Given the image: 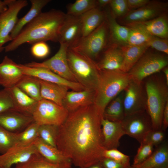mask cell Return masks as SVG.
Masks as SVG:
<instances>
[{
	"label": "cell",
	"mask_w": 168,
	"mask_h": 168,
	"mask_svg": "<svg viewBox=\"0 0 168 168\" xmlns=\"http://www.w3.org/2000/svg\"><path fill=\"white\" fill-rule=\"evenodd\" d=\"M109 5L116 18L123 17L129 11L127 0H111Z\"/></svg>",
	"instance_id": "60d3db41"
},
{
	"label": "cell",
	"mask_w": 168,
	"mask_h": 168,
	"mask_svg": "<svg viewBox=\"0 0 168 168\" xmlns=\"http://www.w3.org/2000/svg\"><path fill=\"white\" fill-rule=\"evenodd\" d=\"M25 75L31 76L39 79L67 87L72 91H80L85 89L79 83L67 80L47 69L32 68L25 64H17Z\"/></svg>",
	"instance_id": "5bb4252c"
},
{
	"label": "cell",
	"mask_w": 168,
	"mask_h": 168,
	"mask_svg": "<svg viewBox=\"0 0 168 168\" xmlns=\"http://www.w3.org/2000/svg\"><path fill=\"white\" fill-rule=\"evenodd\" d=\"M8 8L0 14V53L4 50V45L12 39L10 34L18 20L20 11L28 4L26 0H6Z\"/></svg>",
	"instance_id": "9c48e42d"
},
{
	"label": "cell",
	"mask_w": 168,
	"mask_h": 168,
	"mask_svg": "<svg viewBox=\"0 0 168 168\" xmlns=\"http://www.w3.org/2000/svg\"><path fill=\"white\" fill-rule=\"evenodd\" d=\"M39 81L42 99L63 106V101L69 89L66 87L57 84L40 79Z\"/></svg>",
	"instance_id": "4316f807"
},
{
	"label": "cell",
	"mask_w": 168,
	"mask_h": 168,
	"mask_svg": "<svg viewBox=\"0 0 168 168\" xmlns=\"http://www.w3.org/2000/svg\"><path fill=\"white\" fill-rule=\"evenodd\" d=\"M124 57L123 46L109 44L96 63L99 71L121 69Z\"/></svg>",
	"instance_id": "e0dca14e"
},
{
	"label": "cell",
	"mask_w": 168,
	"mask_h": 168,
	"mask_svg": "<svg viewBox=\"0 0 168 168\" xmlns=\"http://www.w3.org/2000/svg\"><path fill=\"white\" fill-rule=\"evenodd\" d=\"M32 143L38 152L49 161L56 164H72L71 160L64 156L57 147L47 143L39 137Z\"/></svg>",
	"instance_id": "484cf974"
},
{
	"label": "cell",
	"mask_w": 168,
	"mask_h": 168,
	"mask_svg": "<svg viewBox=\"0 0 168 168\" xmlns=\"http://www.w3.org/2000/svg\"><path fill=\"white\" fill-rule=\"evenodd\" d=\"M124 91L112 100L105 108L103 118L110 121L121 123L125 115L123 104Z\"/></svg>",
	"instance_id": "4dcf8cb0"
},
{
	"label": "cell",
	"mask_w": 168,
	"mask_h": 168,
	"mask_svg": "<svg viewBox=\"0 0 168 168\" xmlns=\"http://www.w3.org/2000/svg\"><path fill=\"white\" fill-rule=\"evenodd\" d=\"M16 134L0 126V153L3 154L16 145Z\"/></svg>",
	"instance_id": "74e56055"
},
{
	"label": "cell",
	"mask_w": 168,
	"mask_h": 168,
	"mask_svg": "<svg viewBox=\"0 0 168 168\" xmlns=\"http://www.w3.org/2000/svg\"><path fill=\"white\" fill-rule=\"evenodd\" d=\"M58 126L53 125H39V137L47 143L57 147Z\"/></svg>",
	"instance_id": "8d00e7d4"
},
{
	"label": "cell",
	"mask_w": 168,
	"mask_h": 168,
	"mask_svg": "<svg viewBox=\"0 0 168 168\" xmlns=\"http://www.w3.org/2000/svg\"><path fill=\"white\" fill-rule=\"evenodd\" d=\"M13 110V102L8 89L0 90V114Z\"/></svg>",
	"instance_id": "b9f144b4"
},
{
	"label": "cell",
	"mask_w": 168,
	"mask_h": 168,
	"mask_svg": "<svg viewBox=\"0 0 168 168\" xmlns=\"http://www.w3.org/2000/svg\"><path fill=\"white\" fill-rule=\"evenodd\" d=\"M154 146L147 143L142 142L137 151L133 160L134 166H137L146 160L152 153Z\"/></svg>",
	"instance_id": "ab89813d"
},
{
	"label": "cell",
	"mask_w": 168,
	"mask_h": 168,
	"mask_svg": "<svg viewBox=\"0 0 168 168\" xmlns=\"http://www.w3.org/2000/svg\"><path fill=\"white\" fill-rule=\"evenodd\" d=\"M102 143L105 149L117 148L121 138L125 135L121 123L103 118L101 121Z\"/></svg>",
	"instance_id": "d6986e66"
},
{
	"label": "cell",
	"mask_w": 168,
	"mask_h": 168,
	"mask_svg": "<svg viewBox=\"0 0 168 168\" xmlns=\"http://www.w3.org/2000/svg\"><path fill=\"white\" fill-rule=\"evenodd\" d=\"M164 76L166 83L168 85V67L166 66L162 70Z\"/></svg>",
	"instance_id": "f5cc1de1"
},
{
	"label": "cell",
	"mask_w": 168,
	"mask_h": 168,
	"mask_svg": "<svg viewBox=\"0 0 168 168\" xmlns=\"http://www.w3.org/2000/svg\"><path fill=\"white\" fill-rule=\"evenodd\" d=\"M150 0H127L129 11L141 8L148 3Z\"/></svg>",
	"instance_id": "7dc6e473"
},
{
	"label": "cell",
	"mask_w": 168,
	"mask_h": 168,
	"mask_svg": "<svg viewBox=\"0 0 168 168\" xmlns=\"http://www.w3.org/2000/svg\"><path fill=\"white\" fill-rule=\"evenodd\" d=\"M105 12L109 31V45L115 44L121 46L128 45L129 28L118 23L110 10Z\"/></svg>",
	"instance_id": "7402d4cb"
},
{
	"label": "cell",
	"mask_w": 168,
	"mask_h": 168,
	"mask_svg": "<svg viewBox=\"0 0 168 168\" xmlns=\"http://www.w3.org/2000/svg\"><path fill=\"white\" fill-rule=\"evenodd\" d=\"M127 168H136V167L135 166L132 165V166H129Z\"/></svg>",
	"instance_id": "11a10c76"
},
{
	"label": "cell",
	"mask_w": 168,
	"mask_h": 168,
	"mask_svg": "<svg viewBox=\"0 0 168 168\" xmlns=\"http://www.w3.org/2000/svg\"><path fill=\"white\" fill-rule=\"evenodd\" d=\"M69 112L63 106L42 99L38 101L32 116L34 122L39 125L59 126L67 119Z\"/></svg>",
	"instance_id": "ba28073f"
},
{
	"label": "cell",
	"mask_w": 168,
	"mask_h": 168,
	"mask_svg": "<svg viewBox=\"0 0 168 168\" xmlns=\"http://www.w3.org/2000/svg\"><path fill=\"white\" fill-rule=\"evenodd\" d=\"M37 153L33 143L26 146L16 145L0 155V167L11 168L14 164L26 161L33 154Z\"/></svg>",
	"instance_id": "2e32d148"
},
{
	"label": "cell",
	"mask_w": 168,
	"mask_h": 168,
	"mask_svg": "<svg viewBox=\"0 0 168 168\" xmlns=\"http://www.w3.org/2000/svg\"><path fill=\"white\" fill-rule=\"evenodd\" d=\"M96 7H98L96 0H77L67 6L66 14L80 16Z\"/></svg>",
	"instance_id": "e575fe53"
},
{
	"label": "cell",
	"mask_w": 168,
	"mask_h": 168,
	"mask_svg": "<svg viewBox=\"0 0 168 168\" xmlns=\"http://www.w3.org/2000/svg\"><path fill=\"white\" fill-rule=\"evenodd\" d=\"M39 125L34 122L22 132L16 133V145L26 146L32 144L39 137Z\"/></svg>",
	"instance_id": "836d02e7"
},
{
	"label": "cell",
	"mask_w": 168,
	"mask_h": 168,
	"mask_svg": "<svg viewBox=\"0 0 168 168\" xmlns=\"http://www.w3.org/2000/svg\"><path fill=\"white\" fill-rule=\"evenodd\" d=\"M78 168H105L100 161L95 163L90 166Z\"/></svg>",
	"instance_id": "816d5d0a"
},
{
	"label": "cell",
	"mask_w": 168,
	"mask_h": 168,
	"mask_svg": "<svg viewBox=\"0 0 168 168\" xmlns=\"http://www.w3.org/2000/svg\"><path fill=\"white\" fill-rule=\"evenodd\" d=\"M168 64V55L147 50L128 72L131 79L142 82Z\"/></svg>",
	"instance_id": "52a82bcc"
},
{
	"label": "cell",
	"mask_w": 168,
	"mask_h": 168,
	"mask_svg": "<svg viewBox=\"0 0 168 168\" xmlns=\"http://www.w3.org/2000/svg\"><path fill=\"white\" fill-rule=\"evenodd\" d=\"M30 97L39 101L40 96L39 79L31 76L24 75L16 85Z\"/></svg>",
	"instance_id": "1f68e13d"
},
{
	"label": "cell",
	"mask_w": 168,
	"mask_h": 168,
	"mask_svg": "<svg viewBox=\"0 0 168 168\" xmlns=\"http://www.w3.org/2000/svg\"><path fill=\"white\" fill-rule=\"evenodd\" d=\"M72 165L52 163L37 153L26 161L16 165L14 168H72Z\"/></svg>",
	"instance_id": "d6a6232c"
},
{
	"label": "cell",
	"mask_w": 168,
	"mask_h": 168,
	"mask_svg": "<svg viewBox=\"0 0 168 168\" xmlns=\"http://www.w3.org/2000/svg\"><path fill=\"white\" fill-rule=\"evenodd\" d=\"M25 75L15 62L5 56L0 63V77L1 84L4 88H9L16 85Z\"/></svg>",
	"instance_id": "44dd1931"
},
{
	"label": "cell",
	"mask_w": 168,
	"mask_h": 168,
	"mask_svg": "<svg viewBox=\"0 0 168 168\" xmlns=\"http://www.w3.org/2000/svg\"><path fill=\"white\" fill-rule=\"evenodd\" d=\"M82 37L80 16L66 14L60 30L58 42L70 48L75 45Z\"/></svg>",
	"instance_id": "9a60e30c"
},
{
	"label": "cell",
	"mask_w": 168,
	"mask_h": 168,
	"mask_svg": "<svg viewBox=\"0 0 168 168\" xmlns=\"http://www.w3.org/2000/svg\"><path fill=\"white\" fill-rule=\"evenodd\" d=\"M82 37L88 35L97 28L106 19L105 11L96 7L80 16Z\"/></svg>",
	"instance_id": "d4e9b609"
},
{
	"label": "cell",
	"mask_w": 168,
	"mask_h": 168,
	"mask_svg": "<svg viewBox=\"0 0 168 168\" xmlns=\"http://www.w3.org/2000/svg\"><path fill=\"white\" fill-rule=\"evenodd\" d=\"M151 48L166 54H168V39L153 36L146 44Z\"/></svg>",
	"instance_id": "ee69618b"
},
{
	"label": "cell",
	"mask_w": 168,
	"mask_h": 168,
	"mask_svg": "<svg viewBox=\"0 0 168 168\" xmlns=\"http://www.w3.org/2000/svg\"><path fill=\"white\" fill-rule=\"evenodd\" d=\"M95 91L85 89L80 91H68L63 106L70 112L94 104Z\"/></svg>",
	"instance_id": "ffe728a7"
},
{
	"label": "cell",
	"mask_w": 168,
	"mask_h": 168,
	"mask_svg": "<svg viewBox=\"0 0 168 168\" xmlns=\"http://www.w3.org/2000/svg\"><path fill=\"white\" fill-rule=\"evenodd\" d=\"M148 48L147 44L123 46L124 57L120 70L128 72Z\"/></svg>",
	"instance_id": "f546056e"
},
{
	"label": "cell",
	"mask_w": 168,
	"mask_h": 168,
	"mask_svg": "<svg viewBox=\"0 0 168 168\" xmlns=\"http://www.w3.org/2000/svg\"><path fill=\"white\" fill-rule=\"evenodd\" d=\"M130 80L128 73L120 70L100 71L94 104L102 114L108 104L125 90Z\"/></svg>",
	"instance_id": "277c9868"
},
{
	"label": "cell",
	"mask_w": 168,
	"mask_h": 168,
	"mask_svg": "<svg viewBox=\"0 0 168 168\" xmlns=\"http://www.w3.org/2000/svg\"><path fill=\"white\" fill-rule=\"evenodd\" d=\"M0 85L1 84V79L0 77Z\"/></svg>",
	"instance_id": "9f6ffc18"
},
{
	"label": "cell",
	"mask_w": 168,
	"mask_h": 168,
	"mask_svg": "<svg viewBox=\"0 0 168 168\" xmlns=\"http://www.w3.org/2000/svg\"><path fill=\"white\" fill-rule=\"evenodd\" d=\"M157 168H168V164Z\"/></svg>",
	"instance_id": "db71d44e"
},
{
	"label": "cell",
	"mask_w": 168,
	"mask_h": 168,
	"mask_svg": "<svg viewBox=\"0 0 168 168\" xmlns=\"http://www.w3.org/2000/svg\"><path fill=\"white\" fill-rule=\"evenodd\" d=\"M111 0H96L97 7L101 8L109 5Z\"/></svg>",
	"instance_id": "681fc988"
},
{
	"label": "cell",
	"mask_w": 168,
	"mask_h": 168,
	"mask_svg": "<svg viewBox=\"0 0 168 168\" xmlns=\"http://www.w3.org/2000/svg\"><path fill=\"white\" fill-rule=\"evenodd\" d=\"M165 131L162 129H152L147 135L142 142L149 143L156 147L165 141Z\"/></svg>",
	"instance_id": "7bdbcfd3"
},
{
	"label": "cell",
	"mask_w": 168,
	"mask_h": 168,
	"mask_svg": "<svg viewBox=\"0 0 168 168\" xmlns=\"http://www.w3.org/2000/svg\"><path fill=\"white\" fill-rule=\"evenodd\" d=\"M168 3L152 0L143 7L130 11L123 17L119 18V23L126 26L135 23L150 20L167 12Z\"/></svg>",
	"instance_id": "8fae6325"
},
{
	"label": "cell",
	"mask_w": 168,
	"mask_h": 168,
	"mask_svg": "<svg viewBox=\"0 0 168 168\" xmlns=\"http://www.w3.org/2000/svg\"><path fill=\"white\" fill-rule=\"evenodd\" d=\"M8 7L6 0H0V14L5 11Z\"/></svg>",
	"instance_id": "f907efd6"
},
{
	"label": "cell",
	"mask_w": 168,
	"mask_h": 168,
	"mask_svg": "<svg viewBox=\"0 0 168 168\" xmlns=\"http://www.w3.org/2000/svg\"><path fill=\"white\" fill-rule=\"evenodd\" d=\"M124 93L125 116L146 111L147 96L143 82L131 79Z\"/></svg>",
	"instance_id": "30bf717a"
},
{
	"label": "cell",
	"mask_w": 168,
	"mask_h": 168,
	"mask_svg": "<svg viewBox=\"0 0 168 168\" xmlns=\"http://www.w3.org/2000/svg\"><path fill=\"white\" fill-rule=\"evenodd\" d=\"M66 16L62 11L52 9L42 12L26 25L18 35L4 47L5 52L14 51L25 43L58 42L60 30Z\"/></svg>",
	"instance_id": "7a4b0ae2"
},
{
	"label": "cell",
	"mask_w": 168,
	"mask_h": 168,
	"mask_svg": "<svg viewBox=\"0 0 168 168\" xmlns=\"http://www.w3.org/2000/svg\"><path fill=\"white\" fill-rule=\"evenodd\" d=\"M109 31L106 20L90 34L82 37L71 49L96 63L109 45Z\"/></svg>",
	"instance_id": "8992f818"
},
{
	"label": "cell",
	"mask_w": 168,
	"mask_h": 168,
	"mask_svg": "<svg viewBox=\"0 0 168 168\" xmlns=\"http://www.w3.org/2000/svg\"><path fill=\"white\" fill-rule=\"evenodd\" d=\"M159 73L143 81L147 96L146 111L151 118L153 130L162 129L163 112L168 102V85L163 73Z\"/></svg>",
	"instance_id": "3957f363"
},
{
	"label": "cell",
	"mask_w": 168,
	"mask_h": 168,
	"mask_svg": "<svg viewBox=\"0 0 168 168\" xmlns=\"http://www.w3.org/2000/svg\"><path fill=\"white\" fill-rule=\"evenodd\" d=\"M153 151L152 154L136 168H157L168 164V145L164 141Z\"/></svg>",
	"instance_id": "f1b7e54d"
},
{
	"label": "cell",
	"mask_w": 168,
	"mask_h": 168,
	"mask_svg": "<svg viewBox=\"0 0 168 168\" xmlns=\"http://www.w3.org/2000/svg\"><path fill=\"white\" fill-rule=\"evenodd\" d=\"M121 124L125 134L140 143L153 129L151 118L146 111L125 116Z\"/></svg>",
	"instance_id": "4fadbf2b"
},
{
	"label": "cell",
	"mask_w": 168,
	"mask_h": 168,
	"mask_svg": "<svg viewBox=\"0 0 168 168\" xmlns=\"http://www.w3.org/2000/svg\"><path fill=\"white\" fill-rule=\"evenodd\" d=\"M100 161L105 168H127L121 164L108 158L103 157Z\"/></svg>",
	"instance_id": "bcb514c9"
},
{
	"label": "cell",
	"mask_w": 168,
	"mask_h": 168,
	"mask_svg": "<svg viewBox=\"0 0 168 168\" xmlns=\"http://www.w3.org/2000/svg\"><path fill=\"white\" fill-rule=\"evenodd\" d=\"M168 127V102L165 106L163 114L162 129L165 131Z\"/></svg>",
	"instance_id": "c3c4849f"
},
{
	"label": "cell",
	"mask_w": 168,
	"mask_h": 168,
	"mask_svg": "<svg viewBox=\"0 0 168 168\" xmlns=\"http://www.w3.org/2000/svg\"><path fill=\"white\" fill-rule=\"evenodd\" d=\"M103 157L112 159L126 167L130 166L129 156L121 152L117 148L105 149Z\"/></svg>",
	"instance_id": "f35d334b"
},
{
	"label": "cell",
	"mask_w": 168,
	"mask_h": 168,
	"mask_svg": "<svg viewBox=\"0 0 168 168\" xmlns=\"http://www.w3.org/2000/svg\"><path fill=\"white\" fill-rule=\"evenodd\" d=\"M103 118L94 104L69 112L64 122L58 126L57 147L75 166L87 167L103 158Z\"/></svg>",
	"instance_id": "6da1fadb"
},
{
	"label": "cell",
	"mask_w": 168,
	"mask_h": 168,
	"mask_svg": "<svg viewBox=\"0 0 168 168\" xmlns=\"http://www.w3.org/2000/svg\"><path fill=\"white\" fill-rule=\"evenodd\" d=\"M127 27L130 29L128 45H140L146 44L153 36L139 28L133 26Z\"/></svg>",
	"instance_id": "d590c367"
},
{
	"label": "cell",
	"mask_w": 168,
	"mask_h": 168,
	"mask_svg": "<svg viewBox=\"0 0 168 168\" xmlns=\"http://www.w3.org/2000/svg\"><path fill=\"white\" fill-rule=\"evenodd\" d=\"M50 51L49 46L45 42L36 43L32 45L31 48L33 55L39 58H43L47 56Z\"/></svg>",
	"instance_id": "f6af8a7d"
},
{
	"label": "cell",
	"mask_w": 168,
	"mask_h": 168,
	"mask_svg": "<svg viewBox=\"0 0 168 168\" xmlns=\"http://www.w3.org/2000/svg\"><path fill=\"white\" fill-rule=\"evenodd\" d=\"M167 12L147 21L133 23L127 26H133L144 30L152 36L168 39V19Z\"/></svg>",
	"instance_id": "603a6c76"
},
{
	"label": "cell",
	"mask_w": 168,
	"mask_h": 168,
	"mask_svg": "<svg viewBox=\"0 0 168 168\" xmlns=\"http://www.w3.org/2000/svg\"><path fill=\"white\" fill-rule=\"evenodd\" d=\"M34 122L32 116L14 110L0 114V126L13 133L24 130Z\"/></svg>",
	"instance_id": "ac0fdd59"
},
{
	"label": "cell",
	"mask_w": 168,
	"mask_h": 168,
	"mask_svg": "<svg viewBox=\"0 0 168 168\" xmlns=\"http://www.w3.org/2000/svg\"><path fill=\"white\" fill-rule=\"evenodd\" d=\"M68 62L77 82L86 89L96 91L98 83L100 71L96 63L85 55L68 48Z\"/></svg>",
	"instance_id": "5b68a950"
},
{
	"label": "cell",
	"mask_w": 168,
	"mask_h": 168,
	"mask_svg": "<svg viewBox=\"0 0 168 168\" xmlns=\"http://www.w3.org/2000/svg\"><path fill=\"white\" fill-rule=\"evenodd\" d=\"M0 168H4L2 167H0Z\"/></svg>",
	"instance_id": "6f0895ef"
},
{
	"label": "cell",
	"mask_w": 168,
	"mask_h": 168,
	"mask_svg": "<svg viewBox=\"0 0 168 168\" xmlns=\"http://www.w3.org/2000/svg\"><path fill=\"white\" fill-rule=\"evenodd\" d=\"M8 89L13 101L14 110L32 116L38 101L30 97L16 86Z\"/></svg>",
	"instance_id": "cb8c5ba5"
},
{
	"label": "cell",
	"mask_w": 168,
	"mask_h": 168,
	"mask_svg": "<svg viewBox=\"0 0 168 168\" xmlns=\"http://www.w3.org/2000/svg\"><path fill=\"white\" fill-rule=\"evenodd\" d=\"M68 49L65 45L60 44L58 51L49 59L41 63L32 62L25 65L30 67L46 68L67 80L77 82L68 62L67 52Z\"/></svg>",
	"instance_id": "7c38bea8"
},
{
	"label": "cell",
	"mask_w": 168,
	"mask_h": 168,
	"mask_svg": "<svg viewBox=\"0 0 168 168\" xmlns=\"http://www.w3.org/2000/svg\"><path fill=\"white\" fill-rule=\"evenodd\" d=\"M50 0H30V9L23 17L18 19L10 34L12 40L20 33L24 27L39 15L43 8L48 3Z\"/></svg>",
	"instance_id": "83f0119b"
}]
</instances>
